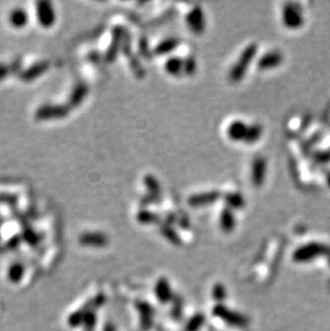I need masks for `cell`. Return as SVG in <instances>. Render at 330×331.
I'll list each match as a JSON object with an SVG mask.
<instances>
[{"label":"cell","mask_w":330,"mask_h":331,"mask_svg":"<svg viewBox=\"0 0 330 331\" xmlns=\"http://www.w3.org/2000/svg\"><path fill=\"white\" fill-rule=\"evenodd\" d=\"M162 234H163L165 237H166L169 241H171L173 243H176V244L180 243L179 237H178V235L175 233V231L171 230L169 227H166V226L163 227V228H162Z\"/></svg>","instance_id":"cell-18"},{"label":"cell","mask_w":330,"mask_h":331,"mask_svg":"<svg viewBox=\"0 0 330 331\" xmlns=\"http://www.w3.org/2000/svg\"><path fill=\"white\" fill-rule=\"evenodd\" d=\"M157 220V217L151 213H140L138 214V221L143 224H151Z\"/></svg>","instance_id":"cell-19"},{"label":"cell","mask_w":330,"mask_h":331,"mask_svg":"<svg viewBox=\"0 0 330 331\" xmlns=\"http://www.w3.org/2000/svg\"><path fill=\"white\" fill-rule=\"evenodd\" d=\"M248 128L245 123L241 121H235L229 125L228 128V136L234 141L245 140L247 136Z\"/></svg>","instance_id":"cell-6"},{"label":"cell","mask_w":330,"mask_h":331,"mask_svg":"<svg viewBox=\"0 0 330 331\" xmlns=\"http://www.w3.org/2000/svg\"><path fill=\"white\" fill-rule=\"evenodd\" d=\"M329 261H330V255H329Z\"/></svg>","instance_id":"cell-23"},{"label":"cell","mask_w":330,"mask_h":331,"mask_svg":"<svg viewBox=\"0 0 330 331\" xmlns=\"http://www.w3.org/2000/svg\"><path fill=\"white\" fill-rule=\"evenodd\" d=\"M183 68H184V62H182L180 59L178 58H170L166 62V64H165V69L168 71V73L173 75L179 74L183 70Z\"/></svg>","instance_id":"cell-12"},{"label":"cell","mask_w":330,"mask_h":331,"mask_svg":"<svg viewBox=\"0 0 330 331\" xmlns=\"http://www.w3.org/2000/svg\"><path fill=\"white\" fill-rule=\"evenodd\" d=\"M218 196H219V193L218 192H207V193H204V194H200V195H196L190 198V205H192L194 207H199V206H203V205H207L215 202Z\"/></svg>","instance_id":"cell-7"},{"label":"cell","mask_w":330,"mask_h":331,"mask_svg":"<svg viewBox=\"0 0 330 331\" xmlns=\"http://www.w3.org/2000/svg\"><path fill=\"white\" fill-rule=\"evenodd\" d=\"M227 202L230 205V207H234V208H239L242 206L243 201L240 196H237L235 194L233 195H229L227 197Z\"/></svg>","instance_id":"cell-20"},{"label":"cell","mask_w":330,"mask_h":331,"mask_svg":"<svg viewBox=\"0 0 330 331\" xmlns=\"http://www.w3.org/2000/svg\"><path fill=\"white\" fill-rule=\"evenodd\" d=\"M108 331H114V330H113V328H110H110L108 329Z\"/></svg>","instance_id":"cell-22"},{"label":"cell","mask_w":330,"mask_h":331,"mask_svg":"<svg viewBox=\"0 0 330 331\" xmlns=\"http://www.w3.org/2000/svg\"><path fill=\"white\" fill-rule=\"evenodd\" d=\"M204 323H205V316L203 314H196L187 323L186 331H199Z\"/></svg>","instance_id":"cell-13"},{"label":"cell","mask_w":330,"mask_h":331,"mask_svg":"<svg viewBox=\"0 0 330 331\" xmlns=\"http://www.w3.org/2000/svg\"><path fill=\"white\" fill-rule=\"evenodd\" d=\"M262 135V127L260 125H252V127L248 128L247 132V136L245 138V141L247 143H254L256 142Z\"/></svg>","instance_id":"cell-14"},{"label":"cell","mask_w":330,"mask_h":331,"mask_svg":"<svg viewBox=\"0 0 330 331\" xmlns=\"http://www.w3.org/2000/svg\"><path fill=\"white\" fill-rule=\"evenodd\" d=\"M137 311L140 312L141 316V323L144 329L149 328L151 323H153V315H154V311L153 308H151L150 304L146 302H138L136 304Z\"/></svg>","instance_id":"cell-5"},{"label":"cell","mask_w":330,"mask_h":331,"mask_svg":"<svg viewBox=\"0 0 330 331\" xmlns=\"http://www.w3.org/2000/svg\"><path fill=\"white\" fill-rule=\"evenodd\" d=\"M213 297L215 298L217 301H222L224 298L226 297L225 287H224L222 284H220V283L216 284V285L214 286V289H213Z\"/></svg>","instance_id":"cell-17"},{"label":"cell","mask_w":330,"mask_h":331,"mask_svg":"<svg viewBox=\"0 0 330 331\" xmlns=\"http://www.w3.org/2000/svg\"><path fill=\"white\" fill-rule=\"evenodd\" d=\"M220 222H221V227L224 231H226V233H228V231L232 230L235 226V219H234V217L232 215V213H230L229 210H224L222 215H221V218H220Z\"/></svg>","instance_id":"cell-11"},{"label":"cell","mask_w":330,"mask_h":331,"mask_svg":"<svg viewBox=\"0 0 330 331\" xmlns=\"http://www.w3.org/2000/svg\"><path fill=\"white\" fill-rule=\"evenodd\" d=\"M281 55L279 53H269V54L264 56L261 61L259 62L260 68L262 69H268V68H274L275 65H278L281 62Z\"/></svg>","instance_id":"cell-8"},{"label":"cell","mask_w":330,"mask_h":331,"mask_svg":"<svg viewBox=\"0 0 330 331\" xmlns=\"http://www.w3.org/2000/svg\"><path fill=\"white\" fill-rule=\"evenodd\" d=\"M255 52H256L255 45L249 46V48L245 51V53H243L239 59V62L236 64V67H234L232 72H230V78H232V81H235V82L239 81L241 76L245 74V72L251 61V59H252L253 56L255 55Z\"/></svg>","instance_id":"cell-3"},{"label":"cell","mask_w":330,"mask_h":331,"mask_svg":"<svg viewBox=\"0 0 330 331\" xmlns=\"http://www.w3.org/2000/svg\"><path fill=\"white\" fill-rule=\"evenodd\" d=\"M330 255V250L319 243H310L295 251L293 260L297 263H306L321 255Z\"/></svg>","instance_id":"cell-1"},{"label":"cell","mask_w":330,"mask_h":331,"mask_svg":"<svg viewBox=\"0 0 330 331\" xmlns=\"http://www.w3.org/2000/svg\"><path fill=\"white\" fill-rule=\"evenodd\" d=\"M156 296L162 303H166L171 299V289L166 279H160L155 287Z\"/></svg>","instance_id":"cell-4"},{"label":"cell","mask_w":330,"mask_h":331,"mask_svg":"<svg viewBox=\"0 0 330 331\" xmlns=\"http://www.w3.org/2000/svg\"><path fill=\"white\" fill-rule=\"evenodd\" d=\"M188 23L190 25V27L194 31L202 30L204 28V18L202 11L195 10L193 12H191L188 17Z\"/></svg>","instance_id":"cell-10"},{"label":"cell","mask_w":330,"mask_h":331,"mask_svg":"<svg viewBox=\"0 0 330 331\" xmlns=\"http://www.w3.org/2000/svg\"><path fill=\"white\" fill-rule=\"evenodd\" d=\"M12 21H13V23H14L15 25H23L25 23V21H26L24 13L23 12L15 13V14L13 15V17H12Z\"/></svg>","instance_id":"cell-21"},{"label":"cell","mask_w":330,"mask_h":331,"mask_svg":"<svg viewBox=\"0 0 330 331\" xmlns=\"http://www.w3.org/2000/svg\"><path fill=\"white\" fill-rule=\"evenodd\" d=\"M213 313L215 316L219 317L220 320H222L223 322L228 324V325L234 326V327L243 328V327H246L249 323L246 316L241 315L238 312H235V311L229 310L228 308L224 307L223 304H217V306L214 308Z\"/></svg>","instance_id":"cell-2"},{"label":"cell","mask_w":330,"mask_h":331,"mask_svg":"<svg viewBox=\"0 0 330 331\" xmlns=\"http://www.w3.org/2000/svg\"><path fill=\"white\" fill-rule=\"evenodd\" d=\"M84 241L92 246H104L107 243V238L100 234H90L85 236Z\"/></svg>","instance_id":"cell-15"},{"label":"cell","mask_w":330,"mask_h":331,"mask_svg":"<svg viewBox=\"0 0 330 331\" xmlns=\"http://www.w3.org/2000/svg\"><path fill=\"white\" fill-rule=\"evenodd\" d=\"M177 46V40L175 39H168L166 41H163L159 48H157V53L159 54H165V53H168L169 51L174 50Z\"/></svg>","instance_id":"cell-16"},{"label":"cell","mask_w":330,"mask_h":331,"mask_svg":"<svg viewBox=\"0 0 330 331\" xmlns=\"http://www.w3.org/2000/svg\"><path fill=\"white\" fill-rule=\"evenodd\" d=\"M264 176H265V161L264 159L260 158L254 162L253 165V181L256 185H260L264 181Z\"/></svg>","instance_id":"cell-9"}]
</instances>
